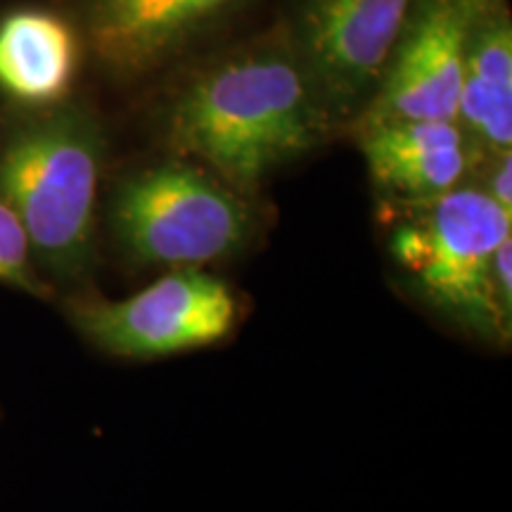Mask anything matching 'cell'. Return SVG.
<instances>
[{"mask_svg":"<svg viewBox=\"0 0 512 512\" xmlns=\"http://www.w3.org/2000/svg\"><path fill=\"white\" fill-rule=\"evenodd\" d=\"M325 107L304 67L283 55L223 62L178 98L171 143L233 188H249L318 143Z\"/></svg>","mask_w":512,"mask_h":512,"instance_id":"6da1fadb","label":"cell"},{"mask_svg":"<svg viewBox=\"0 0 512 512\" xmlns=\"http://www.w3.org/2000/svg\"><path fill=\"white\" fill-rule=\"evenodd\" d=\"M100 159L95 126L67 112L24 128L0 155V200L22 223L31 256L57 278L91 266Z\"/></svg>","mask_w":512,"mask_h":512,"instance_id":"7a4b0ae2","label":"cell"},{"mask_svg":"<svg viewBox=\"0 0 512 512\" xmlns=\"http://www.w3.org/2000/svg\"><path fill=\"white\" fill-rule=\"evenodd\" d=\"M389 249L434 309L479 337H508L494 302L491 268L512 240V211L482 188H453L415 200Z\"/></svg>","mask_w":512,"mask_h":512,"instance_id":"3957f363","label":"cell"},{"mask_svg":"<svg viewBox=\"0 0 512 512\" xmlns=\"http://www.w3.org/2000/svg\"><path fill=\"white\" fill-rule=\"evenodd\" d=\"M114 235L136 264L200 268L238 254L252 238V209L233 185L200 166L164 162L121 185Z\"/></svg>","mask_w":512,"mask_h":512,"instance_id":"277c9868","label":"cell"},{"mask_svg":"<svg viewBox=\"0 0 512 512\" xmlns=\"http://www.w3.org/2000/svg\"><path fill=\"white\" fill-rule=\"evenodd\" d=\"M235 318V294L200 268H174L119 302L74 306V323L88 342L136 361L211 347L230 335Z\"/></svg>","mask_w":512,"mask_h":512,"instance_id":"5b68a950","label":"cell"},{"mask_svg":"<svg viewBox=\"0 0 512 512\" xmlns=\"http://www.w3.org/2000/svg\"><path fill=\"white\" fill-rule=\"evenodd\" d=\"M486 0H425L408 19L363 128L392 121H458L465 53Z\"/></svg>","mask_w":512,"mask_h":512,"instance_id":"8992f818","label":"cell"},{"mask_svg":"<svg viewBox=\"0 0 512 512\" xmlns=\"http://www.w3.org/2000/svg\"><path fill=\"white\" fill-rule=\"evenodd\" d=\"M418 0H302L306 74L325 112H349L380 86Z\"/></svg>","mask_w":512,"mask_h":512,"instance_id":"52a82bcc","label":"cell"},{"mask_svg":"<svg viewBox=\"0 0 512 512\" xmlns=\"http://www.w3.org/2000/svg\"><path fill=\"white\" fill-rule=\"evenodd\" d=\"M361 133L370 174L408 202L458 188L470 169L467 136L458 121H392Z\"/></svg>","mask_w":512,"mask_h":512,"instance_id":"ba28073f","label":"cell"},{"mask_svg":"<svg viewBox=\"0 0 512 512\" xmlns=\"http://www.w3.org/2000/svg\"><path fill=\"white\" fill-rule=\"evenodd\" d=\"M456 119L486 150L510 152L512 27L501 0H486L472 24Z\"/></svg>","mask_w":512,"mask_h":512,"instance_id":"9c48e42d","label":"cell"},{"mask_svg":"<svg viewBox=\"0 0 512 512\" xmlns=\"http://www.w3.org/2000/svg\"><path fill=\"white\" fill-rule=\"evenodd\" d=\"M76 69L72 29L55 15L22 10L0 22V88L29 105L69 91Z\"/></svg>","mask_w":512,"mask_h":512,"instance_id":"30bf717a","label":"cell"},{"mask_svg":"<svg viewBox=\"0 0 512 512\" xmlns=\"http://www.w3.org/2000/svg\"><path fill=\"white\" fill-rule=\"evenodd\" d=\"M230 0H95V27L107 55L145 64Z\"/></svg>","mask_w":512,"mask_h":512,"instance_id":"8fae6325","label":"cell"},{"mask_svg":"<svg viewBox=\"0 0 512 512\" xmlns=\"http://www.w3.org/2000/svg\"><path fill=\"white\" fill-rule=\"evenodd\" d=\"M0 283L29 294H43L46 285L31 266V247L22 223L8 204L0 200Z\"/></svg>","mask_w":512,"mask_h":512,"instance_id":"7c38bea8","label":"cell"},{"mask_svg":"<svg viewBox=\"0 0 512 512\" xmlns=\"http://www.w3.org/2000/svg\"><path fill=\"white\" fill-rule=\"evenodd\" d=\"M491 283H494V302L503 325L510 330L512 313V240L503 242L494 256L491 268Z\"/></svg>","mask_w":512,"mask_h":512,"instance_id":"4fadbf2b","label":"cell"},{"mask_svg":"<svg viewBox=\"0 0 512 512\" xmlns=\"http://www.w3.org/2000/svg\"><path fill=\"white\" fill-rule=\"evenodd\" d=\"M503 209L512 211V155L503 152L496 155V166L489 176V185L484 188Z\"/></svg>","mask_w":512,"mask_h":512,"instance_id":"5bb4252c","label":"cell"}]
</instances>
